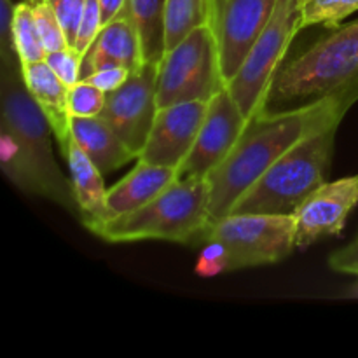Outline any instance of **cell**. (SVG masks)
<instances>
[{
	"mask_svg": "<svg viewBox=\"0 0 358 358\" xmlns=\"http://www.w3.org/2000/svg\"><path fill=\"white\" fill-rule=\"evenodd\" d=\"M45 62L51 66L52 72L66 84V86H73L80 80V63L83 59L76 55V51L70 48L59 49V51H52L45 55Z\"/></svg>",
	"mask_w": 358,
	"mask_h": 358,
	"instance_id": "30",
	"label": "cell"
},
{
	"mask_svg": "<svg viewBox=\"0 0 358 358\" xmlns=\"http://www.w3.org/2000/svg\"><path fill=\"white\" fill-rule=\"evenodd\" d=\"M107 94L87 80H79L70 86V114L79 117H91L103 112Z\"/></svg>",
	"mask_w": 358,
	"mask_h": 358,
	"instance_id": "25",
	"label": "cell"
},
{
	"mask_svg": "<svg viewBox=\"0 0 358 358\" xmlns=\"http://www.w3.org/2000/svg\"><path fill=\"white\" fill-rule=\"evenodd\" d=\"M101 28H103V17H101L100 2L98 0H86L83 20H80L79 31H77L76 45H73V51L80 59L87 55L91 45L100 35Z\"/></svg>",
	"mask_w": 358,
	"mask_h": 358,
	"instance_id": "26",
	"label": "cell"
},
{
	"mask_svg": "<svg viewBox=\"0 0 358 358\" xmlns=\"http://www.w3.org/2000/svg\"><path fill=\"white\" fill-rule=\"evenodd\" d=\"M128 7L138 31L143 63L159 65L166 52V0H128Z\"/></svg>",
	"mask_w": 358,
	"mask_h": 358,
	"instance_id": "19",
	"label": "cell"
},
{
	"mask_svg": "<svg viewBox=\"0 0 358 358\" xmlns=\"http://www.w3.org/2000/svg\"><path fill=\"white\" fill-rule=\"evenodd\" d=\"M91 48H96L105 55L112 56L115 62H119L131 72L143 65L138 31H136L131 13H129L128 0H126L124 7L119 10L117 16L103 24L100 35Z\"/></svg>",
	"mask_w": 358,
	"mask_h": 358,
	"instance_id": "18",
	"label": "cell"
},
{
	"mask_svg": "<svg viewBox=\"0 0 358 358\" xmlns=\"http://www.w3.org/2000/svg\"><path fill=\"white\" fill-rule=\"evenodd\" d=\"M357 10L358 0H303V30L315 24L332 30Z\"/></svg>",
	"mask_w": 358,
	"mask_h": 358,
	"instance_id": "23",
	"label": "cell"
},
{
	"mask_svg": "<svg viewBox=\"0 0 358 358\" xmlns=\"http://www.w3.org/2000/svg\"><path fill=\"white\" fill-rule=\"evenodd\" d=\"M157 63H143L114 93L107 94L101 117L117 131L138 159L157 110Z\"/></svg>",
	"mask_w": 358,
	"mask_h": 358,
	"instance_id": "11",
	"label": "cell"
},
{
	"mask_svg": "<svg viewBox=\"0 0 358 358\" xmlns=\"http://www.w3.org/2000/svg\"><path fill=\"white\" fill-rule=\"evenodd\" d=\"M28 3H30L31 9H34L35 23H37L42 45H44L45 49V55H48V52L69 48L62 23H59L58 16H56V13L52 10V7L49 6L48 0H28Z\"/></svg>",
	"mask_w": 358,
	"mask_h": 358,
	"instance_id": "24",
	"label": "cell"
},
{
	"mask_svg": "<svg viewBox=\"0 0 358 358\" xmlns=\"http://www.w3.org/2000/svg\"><path fill=\"white\" fill-rule=\"evenodd\" d=\"M345 91L358 94V20L332 28L285 63L271 87L268 108L299 107Z\"/></svg>",
	"mask_w": 358,
	"mask_h": 358,
	"instance_id": "3",
	"label": "cell"
},
{
	"mask_svg": "<svg viewBox=\"0 0 358 358\" xmlns=\"http://www.w3.org/2000/svg\"><path fill=\"white\" fill-rule=\"evenodd\" d=\"M250 119L227 87L208 101L205 121L184 163L177 168L178 178H206L236 147Z\"/></svg>",
	"mask_w": 358,
	"mask_h": 358,
	"instance_id": "10",
	"label": "cell"
},
{
	"mask_svg": "<svg viewBox=\"0 0 358 358\" xmlns=\"http://www.w3.org/2000/svg\"><path fill=\"white\" fill-rule=\"evenodd\" d=\"M338 128L334 124L311 133L287 150L238 199L233 212L294 215L304 199L327 182Z\"/></svg>",
	"mask_w": 358,
	"mask_h": 358,
	"instance_id": "4",
	"label": "cell"
},
{
	"mask_svg": "<svg viewBox=\"0 0 358 358\" xmlns=\"http://www.w3.org/2000/svg\"><path fill=\"white\" fill-rule=\"evenodd\" d=\"M0 121L20 140L24 154L44 184V198L79 213L72 180L63 175L51 147V124L24 86L21 66H2L0 77Z\"/></svg>",
	"mask_w": 358,
	"mask_h": 358,
	"instance_id": "5",
	"label": "cell"
},
{
	"mask_svg": "<svg viewBox=\"0 0 358 358\" xmlns=\"http://www.w3.org/2000/svg\"><path fill=\"white\" fill-rule=\"evenodd\" d=\"M177 178V170H173V168L157 166V164L138 161L136 166L124 178H121L117 184L107 189L103 215L98 222L135 212L140 206L152 201L156 196H159ZM93 224H90V226H93Z\"/></svg>",
	"mask_w": 358,
	"mask_h": 358,
	"instance_id": "15",
	"label": "cell"
},
{
	"mask_svg": "<svg viewBox=\"0 0 358 358\" xmlns=\"http://www.w3.org/2000/svg\"><path fill=\"white\" fill-rule=\"evenodd\" d=\"M329 266L334 271L358 276V238L346 247L339 248L329 257Z\"/></svg>",
	"mask_w": 358,
	"mask_h": 358,
	"instance_id": "32",
	"label": "cell"
},
{
	"mask_svg": "<svg viewBox=\"0 0 358 358\" xmlns=\"http://www.w3.org/2000/svg\"><path fill=\"white\" fill-rule=\"evenodd\" d=\"M72 138L101 173H110L136 159L135 152L124 143L114 128L101 115L79 117L72 115L70 121Z\"/></svg>",
	"mask_w": 358,
	"mask_h": 358,
	"instance_id": "16",
	"label": "cell"
},
{
	"mask_svg": "<svg viewBox=\"0 0 358 358\" xmlns=\"http://www.w3.org/2000/svg\"><path fill=\"white\" fill-rule=\"evenodd\" d=\"M343 297H348V299H358V276H357V282H353L352 285L346 287Z\"/></svg>",
	"mask_w": 358,
	"mask_h": 358,
	"instance_id": "34",
	"label": "cell"
},
{
	"mask_svg": "<svg viewBox=\"0 0 358 358\" xmlns=\"http://www.w3.org/2000/svg\"><path fill=\"white\" fill-rule=\"evenodd\" d=\"M226 87L210 24L192 30L173 49L164 52L157 66V107L182 101H210Z\"/></svg>",
	"mask_w": 358,
	"mask_h": 358,
	"instance_id": "7",
	"label": "cell"
},
{
	"mask_svg": "<svg viewBox=\"0 0 358 358\" xmlns=\"http://www.w3.org/2000/svg\"><path fill=\"white\" fill-rule=\"evenodd\" d=\"M212 224L206 178H177L159 196L135 212L86 227L110 243L161 240L201 247Z\"/></svg>",
	"mask_w": 358,
	"mask_h": 358,
	"instance_id": "2",
	"label": "cell"
},
{
	"mask_svg": "<svg viewBox=\"0 0 358 358\" xmlns=\"http://www.w3.org/2000/svg\"><path fill=\"white\" fill-rule=\"evenodd\" d=\"M357 238H358V236H357Z\"/></svg>",
	"mask_w": 358,
	"mask_h": 358,
	"instance_id": "36",
	"label": "cell"
},
{
	"mask_svg": "<svg viewBox=\"0 0 358 358\" xmlns=\"http://www.w3.org/2000/svg\"><path fill=\"white\" fill-rule=\"evenodd\" d=\"M14 10L16 3L13 0H0V58L2 66H21L14 48Z\"/></svg>",
	"mask_w": 358,
	"mask_h": 358,
	"instance_id": "28",
	"label": "cell"
},
{
	"mask_svg": "<svg viewBox=\"0 0 358 358\" xmlns=\"http://www.w3.org/2000/svg\"><path fill=\"white\" fill-rule=\"evenodd\" d=\"M206 240L227 248L233 271L278 264L297 248L296 219L282 213L233 212L210 224Z\"/></svg>",
	"mask_w": 358,
	"mask_h": 358,
	"instance_id": "8",
	"label": "cell"
},
{
	"mask_svg": "<svg viewBox=\"0 0 358 358\" xmlns=\"http://www.w3.org/2000/svg\"><path fill=\"white\" fill-rule=\"evenodd\" d=\"M21 76H23L24 86L28 93L34 98L35 103L45 115L56 136L59 150L65 152L66 147L72 142V129H70V86H66L48 65L45 59L28 65H21Z\"/></svg>",
	"mask_w": 358,
	"mask_h": 358,
	"instance_id": "14",
	"label": "cell"
},
{
	"mask_svg": "<svg viewBox=\"0 0 358 358\" xmlns=\"http://www.w3.org/2000/svg\"><path fill=\"white\" fill-rule=\"evenodd\" d=\"M66 164L70 170L73 194H76L79 217L84 227L98 222L103 215L105 201H107V187L103 184V173L96 164L84 154V150L76 142H70L65 152Z\"/></svg>",
	"mask_w": 358,
	"mask_h": 358,
	"instance_id": "17",
	"label": "cell"
},
{
	"mask_svg": "<svg viewBox=\"0 0 358 358\" xmlns=\"http://www.w3.org/2000/svg\"><path fill=\"white\" fill-rule=\"evenodd\" d=\"M357 101V93L345 91L299 107L268 108L250 119L236 147L206 177L212 222L229 215L238 199L296 143L311 133L341 124Z\"/></svg>",
	"mask_w": 358,
	"mask_h": 358,
	"instance_id": "1",
	"label": "cell"
},
{
	"mask_svg": "<svg viewBox=\"0 0 358 358\" xmlns=\"http://www.w3.org/2000/svg\"><path fill=\"white\" fill-rule=\"evenodd\" d=\"M301 30L303 2L276 0L273 16L245 56L234 79L227 84V90L248 119H254L268 108V98L276 76L283 66L290 44Z\"/></svg>",
	"mask_w": 358,
	"mask_h": 358,
	"instance_id": "6",
	"label": "cell"
},
{
	"mask_svg": "<svg viewBox=\"0 0 358 358\" xmlns=\"http://www.w3.org/2000/svg\"><path fill=\"white\" fill-rule=\"evenodd\" d=\"M276 0H210L208 24L219 49L226 87L273 16Z\"/></svg>",
	"mask_w": 358,
	"mask_h": 358,
	"instance_id": "9",
	"label": "cell"
},
{
	"mask_svg": "<svg viewBox=\"0 0 358 358\" xmlns=\"http://www.w3.org/2000/svg\"><path fill=\"white\" fill-rule=\"evenodd\" d=\"M0 168L14 187L27 194L44 198V184L41 177L24 154L13 129L2 121H0Z\"/></svg>",
	"mask_w": 358,
	"mask_h": 358,
	"instance_id": "20",
	"label": "cell"
},
{
	"mask_svg": "<svg viewBox=\"0 0 358 358\" xmlns=\"http://www.w3.org/2000/svg\"><path fill=\"white\" fill-rule=\"evenodd\" d=\"M98 2H100L103 24H107L108 21H112L115 16H117L119 10L124 7L126 0H98Z\"/></svg>",
	"mask_w": 358,
	"mask_h": 358,
	"instance_id": "33",
	"label": "cell"
},
{
	"mask_svg": "<svg viewBox=\"0 0 358 358\" xmlns=\"http://www.w3.org/2000/svg\"><path fill=\"white\" fill-rule=\"evenodd\" d=\"M301 2H303V0H301Z\"/></svg>",
	"mask_w": 358,
	"mask_h": 358,
	"instance_id": "35",
	"label": "cell"
},
{
	"mask_svg": "<svg viewBox=\"0 0 358 358\" xmlns=\"http://www.w3.org/2000/svg\"><path fill=\"white\" fill-rule=\"evenodd\" d=\"M129 76H131V70L119 65V66H112V69L98 70V72L91 73V76L86 77L84 80L94 84L98 90H101L105 94H108V93H114L115 90H119V87L129 79Z\"/></svg>",
	"mask_w": 358,
	"mask_h": 358,
	"instance_id": "31",
	"label": "cell"
},
{
	"mask_svg": "<svg viewBox=\"0 0 358 358\" xmlns=\"http://www.w3.org/2000/svg\"><path fill=\"white\" fill-rule=\"evenodd\" d=\"M48 2L56 13V16H58L59 23H62L66 44H69L70 49H73L80 20H83L84 14V7H86V0H48Z\"/></svg>",
	"mask_w": 358,
	"mask_h": 358,
	"instance_id": "29",
	"label": "cell"
},
{
	"mask_svg": "<svg viewBox=\"0 0 358 358\" xmlns=\"http://www.w3.org/2000/svg\"><path fill=\"white\" fill-rule=\"evenodd\" d=\"M14 48H16L17 58L21 65L42 62L45 59V49L42 45L41 34H38L37 23H35L34 9L28 0L16 3L14 10Z\"/></svg>",
	"mask_w": 358,
	"mask_h": 358,
	"instance_id": "22",
	"label": "cell"
},
{
	"mask_svg": "<svg viewBox=\"0 0 358 358\" xmlns=\"http://www.w3.org/2000/svg\"><path fill=\"white\" fill-rule=\"evenodd\" d=\"M208 16L210 0H166V51L184 41L192 30L208 24Z\"/></svg>",
	"mask_w": 358,
	"mask_h": 358,
	"instance_id": "21",
	"label": "cell"
},
{
	"mask_svg": "<svg viewBox=\"0 0 358 358\" xmlns=\"http://www.w3.org/2000/svg\"><path fill=\"white\" fill-rule=\"evenodd\" d=\"M194 269L196 275L203 276V278H212V276L233 271L229 252L220 241L206 240L201 245V252H199Z\"/></svg>",
	"mask_w": 358,
	"mask_h": 358,
	"instance_id": "27",
	"label": "cell"
},
{
	"mask_svg": "<svg viewBox=\"0 0 358 358\" xmlns=\"http://www.w3.org/2000/svg\"><path fill=\"white\" fill-rule=\"evenodd\" d=\"M206 110L208 101H182L159 108L136 161L177 170L198 138Z\"/></svg>",
	"mask_w": 358,
	"mask_h": 358,
	"instance_id": "13",
	"label": "cell"
},
{
	"mask_svg": "<svg viewBox=\"0 0 358 358\" xmlns=\"http://www.w3.org/2000/svg\"><path fill=\"white\" fill-rule=\"evenodd\" d=\"M358 206V175L322 184L296 210V245L306 248L324 238L339 236Z\"/></svg>",
	"mask_w": 358,
	"mask_h": 358,
	"instance_id": "12",
	"label": "cell"
}]
</instances>
